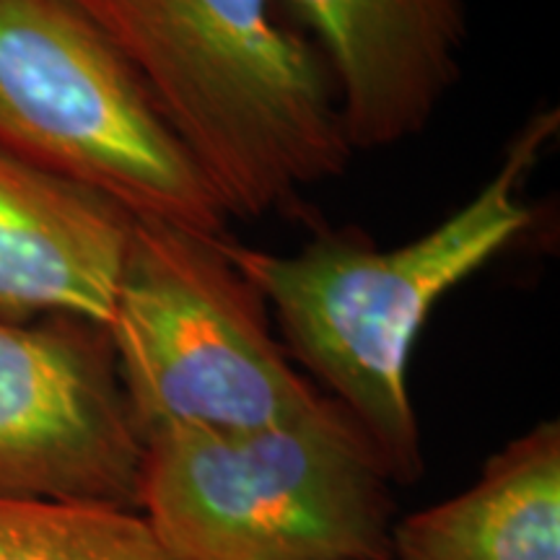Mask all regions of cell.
Masks as SVG:
<instances>
[{"label":"cell","instance_id":"1","mask_svg":"<svg viewBox=\"0 0 560 560\" xmlns=\"http://www.w3.org/2000/svg\"><path fill=\"white\" fill-rule=\"evenodd\" d=\"M558 128V109L532 115L511 136L493 177L439 226L400 247L380 249L348 229H322L291 255L244 247L231 236L219 242L268 304L291 361L355 420L395 486H416L425 475L408 380L418 335L446 293L535 223L524 182Z\"/></svg>","mask_w":560,"mask_h":560},{"label":"cell","instance_id":"2","mask_svg":"<svg viewBox=\"0 0 560 560\" xmlns=\"http://www.w3.org/2000/svg\"><path fill=\"white\" fill-rule=\"evenodd\" d=\"M107 34L229 219L299 210L346 174L338 96L278 0H75Z\"/></svg>","mask_w":560,"mask_h":560},{"label":"cell","instance_id":"3","mask_svg":"<svg viewBox=\"0 0 560 560\" xmlns=\"http://www.w3.org/2000/svg\"><path fill=\"white\" fill-rule=\"evenodd\" d=\"M392 486L325 395L268 429L153 433L138 514L170 560H392Z\"/></svg>","mask_w":560,"mask_h":560},{"label":"cell","instance_id":"4","mask_svg":"<svg viewBox=\"0 0 560 560\" xmlns=\"http://www.w3.org/2000/svg\"><path fill=\"white\" fill-rule=\"evenodd\" d=\"M221 240L136 221L107 332L143 444L174 429H268L325 397L285 353L268 304Z\"/></svg>","mask_w":560,"mask_h":560},{"label":"cell","instance_id":"5","mask_svg":"<svg viewBox=\"0 0 560 560\" xmlns=\"http://www.w3.org/2000/svg\"><path fill=\"white\" fill-rule=\"evenodd\" d=\"M0 149L138 221L229 236L206 174L75 0H0Z\"/></svg>","mask_w":560,"mask_h":560},{"label":"cell","instance_id":"6","mask_svg":"<svg viewBox=\"0 0 560 560\" xmlns=\"http://www.w3.org/2000/svg\"><path fill=\"white\" fill-rule=\"evenodd\" d=\"M143 454L107 327L0 322V495L138 511Z\"/></svg>","mask_w":560,"mask_h":560},{"label":"cell","instance_id":"7","mask_svg":"<svg viewBox=\"0 0 560 560\" xmlns=\"http://www.w3.org/2000/svg\"><path fill=\"white\" fill-rule=\"evenodd\" d=\"M319 52L353 153L429 128L462 75L465 0H278Z\"/></svg>","mask_w":560,"mask_h":560},{"label":"cell","instance_id":"8","mask_svg":"<svg viewBox=\"0 0 560 560\" xmlns=\"http://www.w3.org/2000/svg\"><path fill=\"white\" fill-rule=\"evenodd\" d=\"M136 221L102 192L0 149V322L107 327Z\"/></svg>","mask_w":560,"mask_h":560},{"label":"cell","instance_id":"9","mask_svg":"<svg viewBox=\"0 0 560 560\" xmlns=\"http://www.w3.org/2000/svg\"><path fill=\"white\" fill-rule=\"evenodd\" d=\"M392 560H560L558 420L506 441L470 488L397 516Z\"/></svg>","mask_w":560,"mask_h":560},{"label":"cell","instance_id":"10","mask_svg":"<svg viewBox=\"0 0 560 560\" xmlns=\"http://www.w3.org/2000/svg\"><path fill=\"white\" fill-rule=\"evenodd\" d=\"M0 560H170L138 511L0 495Z\"/></svg>","mask_w":560,"mask_h":560}]
</instances>
